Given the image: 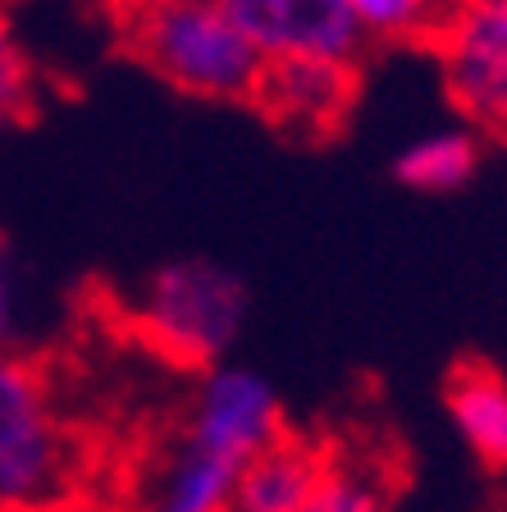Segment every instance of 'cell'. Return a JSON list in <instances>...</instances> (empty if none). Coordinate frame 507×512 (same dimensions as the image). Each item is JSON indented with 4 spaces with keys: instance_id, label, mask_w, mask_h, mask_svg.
I'll use <instances>...</instances> for the list:
<instances>
[{
    "instance_id": "cell-5",
    "label": "cell",
    "mask_w": 507,
    "mask_h": 512,
    "mask_svg": "<svg viewBox=\"0 0 507 512\" xmlns=\"http://www.w3.org/2000/svg\"><path fill=\"white\" fill-rule=\"evenodd\" d=\"M179 430L243 467L247 458H256L265 444H275L288 430L284 398L256 366H243L229 357V362L197 371Z\"/></svg>"
},
{
    "instance_id": "cell-15",
    "label": "cell",
    "mask_w": 507,
    "mask_h": 512,
    "mask_svg": "<svg viewBox=\"0 0 507 512\" xmlns=\"http://www.w3.org/2000/svg\"><path fill=\"white\" fill-rule=\"evenodd\" d=\"M28 316V275H23L19 252H14V238L0 224V348H28Z\"/></svg>"
},
{
    "instance_id": "cell-7",
    "label": "cell",
    "mask_w": 507,
    "mask_h": 512,
    "mask_svg": "<svg viewBox=\"0 0 507 512\" xmlns=\"http://www.w3.org/2000/svg\"><path fill=\"white\" fill-rule=\"evenodd\" d=\"M357 74L361 64L338 60H265L252 106L288 138L325 142L352 115Z\"/></svg>"
},
{
    "instance_id": "cell-9",
    "label": "cell",
    "mask_w": 507,
    "mask_h": 512,
    "mask_svg": "<svg viewBox=\"0 0 507 512\" xmlns=\"http://www.w3.org/2000/svg\"><path fill=\"white\" fill-rule=\"evenodd\" d=\"M325 453L329 448H320L316 439L284 430L275 444H265L256 458L243 462L229 494V512H297L325 467Z\"/></svg>"
},
{
    "instance_id": "cell-10",
    "label": "cell",
    "mask_w": 507,
    "mask_h": 512,
    "mask_svg": "<svg viewBox=\"0 0 507 512\" xmlns=\"http://www.w3.org/2000/svg\"><path fill=\"white\" fill-rule=\"evenodd\" d=\"M480 165H485V138H480L471 124H462V119L416 133V138L402 142L389 160L393 183L407 192H421V197L462 192L466 183L480 174Z\"/></svg>"
},
{
    "instance_id": "cell-13",
    "label": "cell",
    "mask_w": 507,
    "mask_h": 512,
    "mask_svg": "<svg viewBox=\"0 0 507 512\" xmlns=\"http://www.w3.org/2000/svg\"><path fill=\"white\" fill-rule=\"evenodd\" d=\"M366 46H425L448 0H348Z\"/></svg>"
},
{
    "instance_id": "cell-11",
    "label": "cell",
    "mask_w": 507,
    "mask_h": 512,
    "mask_svg": "<svg viewBox=\"0 0 507 512\" xmlns=\"http://www.w3.org/2000/svg\"><path fill=\"white\" fill-rule=\"evenodd\" d=\"M444 407L457 439L476 453L485 467L507 471V380L494 366H457L448 375Z\"/></svg>"
},
{
    "instance_id": "cell-12",
    "label": "cell",
    "mask_w": 507,
    "mask_h": 512,
    "mask_svg": "<svg viewBox=\"0 0 507 512\" xmlns=\"http://www.w3.org/2000/svg\"><path fill=\"white\" fill-rule=\"evenodd\" d=\"M297 512H393L389 476L357 453H325V467Z\"/></svg>"
},
{
    "instance_id": "cell-6",
    "label": "cell",
    "mask_w": 507,
    "mask_h": 512,
    "mask_svg": "<svg viewBox=\"0 0 507 512\" xmlns=\"http://www.w3.org/2000/svg\"><path fill=\"white\" fill-rule=\"evenodd\" d=\"M261 60H366V37L352 23L348 0H220Z\"/></svg>"
},
{
    "instance_id": "cell-4",
    "label": "cell",
    "mask_w": 507,
    "mask_h": 512,
    "mask_svg": "<svg viewBox=\"0 0 507 512\" xmlns=\"http://www.w3.org/2000/svg\"><path fill=\"white\" fill-rule=\"evenodd\" d=\"M425 46L457 119L480 138H507V0H448Z\"/></svg>"
},
{
    "instance_id": "cell-3",
    "label": "cell",
    "mask_w": 507,
    "mask_h": 512,
    "mask_svg": "<svg viewBox=\"0 0 507 512\" xmlns=\"http://www.w3.org/2000/svg\"><path fill=\"white\" fill-rule=\"evenodd\" d=\"M78 485V435L28 348H0V512H51Z\"/></svg>"
},
{
    "instance_id": "cell-8",
    "label": "cell",
    "mask_w": 507,
    "mask_h": 512,
    "mask_svg": "<svg viewBox=\"0 0 507 512\" xmlns=\"http://www.w3.org/2000/svg\"><path fill=\"white\" fill-rule=\"evenodd\" d=\"M238 462L174 430L133 485V512H229Z\"/></svg>"
},
{
    "instance_id": "cell-1",
    "label": "cell",
    "mask_w": 507,
    "mask_h": 512,
    "mask_svg": "<svg viewBox=\"0 0 507 512\" xmlns=\"http://www.w3.org/2000/svg\"><path fill=\"white\" fill-rule=\"evenodd\" d=\"M115 37L165 87L197 101L252 106L261 51L247 42L220 0H106Z\"/></svg>"
},
{
    "instance_id": "cell-2",
    "label": "cell",
    "mask_w": 507,
    "mask_h": 512,
    "mask_svg": "<svg viewBox=\"0 0 507 512\" xmlns=\"http://www.w3.org/2000/svg\"><path fill=\"white\" fill-rule=\"evenodd\" d=\"M133 330L174 366L206 371L229 362L252 316V288L215 256L160 261L128 302Z\"/></svg>"
},
{
    "instance_id": "cell-14",
    "label": "cell",
    "mask_w": 507,
    "mask_h": 512,
    "mask_svg": "<svg viewBox=\"0 0 507 512\" xmlns=\"http://www.w3.org/2000/svg\"><path fill=\"white\" fill-rule=\"evenodd\" d=\"M37 106H42L37 64H32L10 14H0V124H23L37 115Z\"/></svg>"
}]
</instances>
